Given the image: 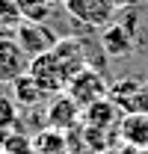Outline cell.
Listing matches in <instances>:
<instances>
[{"mask_svg":"<svg viewBox=\"0 0 148 154\" xmlns=\"http://www.w3.org/2000/svg\"><path fill=\"white\" fill-rule=\"evenodd\" d=\"M65 95L71 98L80 110H86V107H92V104H98V101L110 98V86H107V80H104V71L86 65L80 74H74L71 80H68Z\"/></svg>","mask_w":148,"mask_h":154,"instance_id":"1","label":"cell"},{"mask_svg":"<svg viewBox=\"0 0 148 154\" xmlns=\"http://www.w3.org/2000/svg\"><path fill=\"white\" fill-rule=\"evenodd\" d=\"M62 9L80 27H89V30H104L119 18V9L113 6V0H65Z\"/></svg>","mask_w":148,"mask_h":154,"instance_id":"2","label":"cell"},{"mask_svg":"<svg viewBox=\"0 0 148 154\" xmlns=\"http://www.w3.org/2000/svg\"><path fill=\"white\" fill-rule=\"evenodd\" d=\"M27 74L42 86V92H45V95H65V89H68V77L62 74V68L56 65V59L51 57V51H48V54H39V57L30 59Z\"/></svg>","mask_w":148,"mask_h":154,"instance_id":"3","label":"cell"},{"mask_svg":"<svg viewBox=\"0 0 148 154\" xmlns=\"http://www.w3.org/2000/svg\"><path fill=\"white\" fill-rule=\"evenodd\" d=\"M15 38H18V45L24 48V54L33 59L39 57V54H48L51 48L56 45V33L45 24V21H21L18 24V30H15Z\"/></svg>","mask_w":148,"mask_h":154,"instance_id":"4","label":"cell"},{"mask_svg":"<svg viewBox=\"0 0 148 154\" xmlns=\"http://www.w3.org/2000/svg\"><path fill=\"white\" fill-rule=\"evenodd\" d=\"M51 57L56 59V65L62 68V74L71 80L74 74H80L86 65H89V57H86V48L77 36H59L56 45L51 48Z\"/></svg>","mask_w":148,"mask_h":154,"instance_id":"5","label":"cell"},{"mask_svg":"<svg viewBox=\"0 0 148 154\" xmlns=\"http://www.w3.org/2000/svg\"><path fill=\"white\" fill-rule=\"evenodd\" d=\"M30 68V57L24 54L15 36H0V86L3 83H15L21 74H27Z\"/></svg>","mask_w":148,"mask_h":154,"instance_id":"6","label":"cell"},{"mask_svg":"<svg viewBox=\"0 0 148 154\" xmlns=\"http://www.w3.org/2000/svg\"><path fill=\"white\" fill-rule=\"evenodd\" d=\"M80 119H83V128H92V131H119L125 113L113 104L110 98H104V101H98L92 107H86L80 113Z\"/></svg>","mask_w":148,"mask_h":154,"instance_id":"7","label":"cell"},{"mask_svg":"<svg viewBox=\"0 0 148 154\" xmlns=\"http://www.w3.org/2000/svg\"><path fill=\"white\" fill-rule=\"evenodd\" d=\"M136 42H139V38L133 36L119 18L113 21L110 27L101 30V48L107 51V57H128L130 51L136 48Z\"/></svg>","mask_w":148,"mask_h":154,"instance_id":"8","label":"cell"},{"mask_svg":"<svg viewBox=\"0 0 148 154\" xmlns=\"http://www.w3.org/2000/svg\"><path fill=\"white\" fill-rule=\"evenodd\" d=\"M110 101L122 113H139V101H142V80L139 77H125L110 86Z\"/></svg>","mask_w":148,"mask_h":154,"instance_id":"9","label":"cell"},{"mask_svg":"<svg viewBox=\"0 0 148 154\" xmlns=\"http://www.w3.org/2000/svg\"><path fill=\"white\" fill-rule=\"evenodd\" d=\"M80 107L74 104L68 95H54V101L48 104V128H54V131H68L77 125V119H80Z\"/></svg>","mask_w":148,"mask_h":154,"instance_id":"10","label":"cell"},{"mask_svg":"<svg viewBox=\"0 0 148 154\" xmlns=\"http://www.w3.org/2000/svg\"><path fill=\"white\" fill-rule=\"evenodd\" d=\"M119 136L128 148L145 151L148 148V113H128L119 125Z\"/></svg>","mask_w":148,"mask_h":154,"instance_id":"11","label":"cell"},{"mask_svg":"<svg viewBox=\"0 0 148 154\" xmlns=\"http://www.w3.org/2000/svg\"><path fill=\"white\" fill-rule=\"evenodd\" d=\"M42 98H48V95L42 92V86H39L30 74H21L18 80L12 83V101H15L18 107H24V110L39 107V104H42Z\"/></svg>","mask_w":148,"mask_h":154,"instance_id":"12","label":"cell"},{"mask_svg":"<svg viewBox=\"0 0 148 154\" xmlns=\"http://www.w3.org/2000/svg\"><path fill=\"white\" fill-rule=\"evenodd\" d=\"M33 154H71V148H68L62 131L45 128V131H39L36 139H33Z\"/></svg>","mask_w":148,"mask_h":154,"instance_id":"13","label":"cell"},{"mask_svg":"<svg viewBox=\"0 0 148 154\" xmlns=\"http://www.w3.org/2000/svg\"><path fill=\"white\" fill-rule=\"evenodd\" d=\"M59 3H65V0H18V9L27 21H48V15Z\"/></svg>","mask_w":148,"mask_h":154,"instance_id":"14","label":"cell"},{"mask_svg":"<svg viewBox=\"0 0 148 154\" xmlns=\"http://www.w3.org/2000/svg\"><path fill=\"white\" fill-rule=\"evenodd\" d=\"M0 148H3V154H33V139L24 134L6 131V134H0Z\"/></svg>","mask_w":148,"mask_h":154,"instance_id":"15","label":"cell"},{"mask_svg":"<svg viewBox=\"0 0 148 154\" xmlns=\"http://www.w3.org/2000/svg\"><path fill=\"white\" fill-rule=\"evenodd\" d=\"M24 21L18 9V0H0V30H18V24Z\"/></svg>","mask_w":148,"mask_h":154,"instance_id":"16","label":"cell"},{"mask_svg":"<svg viewBox=\"0 0 148 154\" xmlns=\"http://www.w3.org/2000/svg\"><path fill=\"white\" fill-rule=\"evenodd\" d=\"M15 122H18V104L9 95H0V134L12 131Z\"/></svg>","mask_w":148,"mask_h":154,"instance_id":"17","label":"cell"},{"mask_svg":"<svg viewBox=\"0 0 148 154\" xmlns=\"http://www.w3.org/2000/svg\"><path fill=\"white\" fill-rule=\"evenodd\" d=\"M139 3H142V0H113V6H116L119 12H122V9H133V6H139Z\"/></svg>","mask_w":148,"mask_h":154,"instance_id":"18","label":"cell"},{"mask_svg":"<svg viewBox=\"0 0 148 154\" xmlns=\"http://www.w3.org/2000/svg\"><path fill=\"white\" fill-rule=\"evenodd\" d=\"M0 154H3V148H0Z\"/></svg>","mask_w":148,"mask_h":154,"instance_id":"19","label":"cell"}]
</instances>
